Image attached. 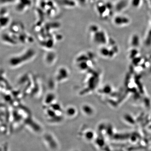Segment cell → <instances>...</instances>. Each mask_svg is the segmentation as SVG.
<instances>
[{
    "label": "cell",
    "instance_id": "obj_3",
    "mask_svg": "<svg viewBox=\"0 0 151 151\" xmlns=\"http://www.w3.org/2000/svg\"><path fill=\"white\" fill-rule=\"evenodd\" d=\"M139 0H133V4L134 6H137L139 5Z\"/></svg>",
    "mask_w": 151,
    "mask_h": 151
},
{
    "label": "cell",
    "instance_id": "obj_2",
    "mask_svg": "<svg viewBox=\"0 0 151 151\" xmlns=\"http://www.w3.org/2000/svg\"><path fill=\"white\" fill-rule=\"evenodd\" d=\"M66 112L67 115L70 116L71 115H73V114H74L75 112V110L74 109V108L70 107V108L67 109Z\"/></svg>",
    "mask_w": 151,
    "mask_h": 151
},
{
    "label": "cell",
    "instance_id": "obj_1",
    "mask_svg": "<svg viewBox=\"0 0 151 151\" xmlns=\"http://www.w3.org/2000/svg\"><path fill=\"white\" fill-rule=\"evenodd\" d=\"M128 22L129 20L126 18L118 17L115 19V22L117 24H124L125 23H127Z\"/></svg>",
    "mask_w": 151,
    "mask_h": 151
}]
</instances>
